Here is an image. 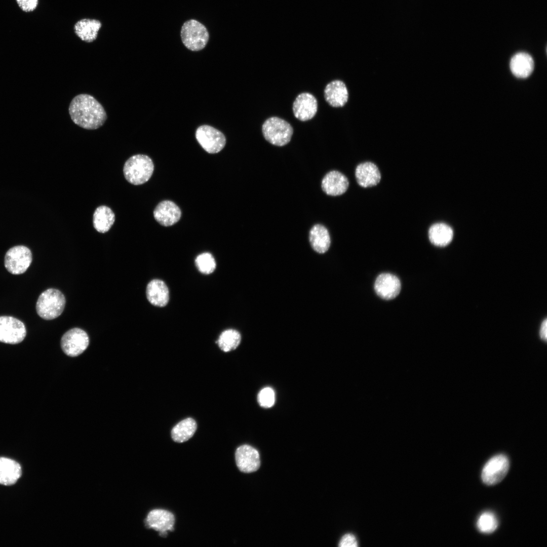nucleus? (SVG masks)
I'll list each match as a JSON object with an SVG mask.
<instances>
[{
  "label": "nucleus",
  "mask_w": 547,
  "mask_h": 547,
  "mask_svg": "<svg viewBox=\"0 0 547 547\" xmlns=\"http://www.w3.org/2000/svg\"><path fill=\"white\" fill-rule=\"evenodd\" d=\"M68 111L73 122L87 130L98 129L103 126L107 118L101 103L87 94L75 96L69 104Z\"/></svg>",
  "instance_id": "f257e3e1"
},
{
  "label": "nucleus",
  "mask_w": 547,
  "mask_h": 547,
  "mask_svg": "<svg viewBox=\"0 0 547 547\" xmlns=\"http://www.w3.org/2000/svg\"><path fill=\"white\" fill-rule=\"evenodd\" d=\"M175 517L171 512L161 509L150 511L145 521V526L159 532L161 537H166L167 531H173Z\"/></svg>",
  "instance_id": "9b49d317"
},
{
  "label": "nucleus",
  "mask_w": 547,
  "mask_h": 547,
  "mask_svg": "<svg viewBox=\"0 0 547 547\" xmlns=\"http://www.w3.org/2000/svg\"><path fill=\"white\" fill-rule=\"evenodd\" d=\"M101 26V23L99 20L83 19L75 23L74 30L81 40L87 43H91L97 38Z\"/></svg>",
  "instance_id": "5701e85b"
},
{
  "label": "nucleus",
  "mask_w": 547,
  "mask_h": 547,
  "mask_svg": "<svg viewBox=\"0 0 547 547\" xmlns=\"http://www.w3.org/2000/svg\"><path fill=\"white\" fill-rule=\"evenodd\" d=\"M265 139L271 144L283 146L291 140L293 129L286 121L277 116L267 119L262 126Z\"/></svg>",
  "instance_id": "20e7f679"
},
{
  "label": "nucleus",
  "mask_w": 547,
  "mask_h": 547,
  "mask_svg": "<svg viewBox=\"0 0 547 547\" xmlns=\"http://www.w3.org/2000/svg\"><path fill=\"white\" fill-rule=\"evenodd\" d=\"M348 185L347 177L336 170H332L327 173L321 182V187L323 191L331 196H338L344 193Z\"/></svg>",
  "instance_id": "2eb2a0df"
},
{
  "label": "nucleus",
  "mask_w": 547,
  "mask_h": 547,
  "mask_svg": "<svg viewBox=\"0 0 547 547\" xmlns=\"http://www.w3.org/2000/svg\"><path fill=\"white\" fill-rule=\"evenodd\" d=\"M26 335L24 324L11 316H0V342L15 344L22 342Z\"/></svg>",
  "instance_id": "9d476101"
},
{
  "label": "nucleus",
  "mask_w": 547,
  "mask_h": 547,
  "mask_svg": "<svg viewBox=\"0 0 547 547\" xmlns=\"http://www.w3.org/2000/svg\"><path fill=\"white\" fill-rule=\"evenodd\" d=\"M324 97L331 106L343 107L348 99V92L344 83L334 80L328 83L324 89Z\"/></svg>",
  "instance_id": "f3484780"
},
{
  "label": "nucleus",
  "mask_w": 547,
  "mask_h": 547,
  "mask_svg": "<svg viewBox=\"0 0 547 547\" xmlns=\"http://www.w3.org/2000/svg\"><path fill=\"white\" fill-rule=\"evenodd\" d=\"M196 265L202 274L209 275L216 268V262L211 254L205 252L199 255L195 259Z\"/></svg>",
  "instance_id": "c85d7f7f"
},
{
  "label": "nucleus",
  "mask_w": 547,
  "mask_h": 547,
  "mask_svg": "<svg viewBox=\"0 0 547 547\" xmlns=\"http://www.w3.org/2000/svg\"><path fill=\"white\" fill-rule=\"evenodd\" d=\"M32 260L30 250L23 245L15 246L6 252L5 266L13 275H20L28 269Z\"/></svg>",
  "instance_id": "423d86ee"
},
{
  "label": "nucleus",
  "mask_w": 547,
  "mask_h": 547,
  "mask_svg": "<svg viewBox=\"0 0 547 547\" xmlns=\"http://www.w3.org/2000/svg\"><path fill=\"white\" fill-rule=\"evenodd\" d=\"M89 338L83 329L73 328L66 332L61 339V347L63 352L70 357H76L88 347Z\"/></svg>",
  "instance_id": "6e6552de"
},
{
  "label": "nucleus",
  "mask_w": 547,
  "mask_h": 547,
  "mask_svg": "<svg viewBox=\"0 0 547 547\" xmlns=\"http://www.w3.org/2000/svg\"><path fill=\"white\" fill-rule=\"evenodd\" d=\"M539 335L540 338L544 341H546L547 337V320L544 319L541 324Z\"/></svg>",
  "instance_id": "473e14b6"
},
{
  "label": "nucleus",
  "mask_w": 547,
  "mask_h": 547,
  "mask_svg": "<svg viewBox=\"0 0 547 547\" xmlns=\"http://www.w3.org/2000/svg\"><path fill=\"white\" fill-rule=\"evenodd\" d=\"M453 232L452 228L443 223L432 225L428 230V238L432 244L438 247H444L452 241Z\"/></svg>",
  "instance_id": "b1692460"
},
{
  "label": "nucleus",
  "mask_w": 547,
  "mask_h": 547,
  "mask_svg": "<svg viewBox=\"0 0 547 547\" xmlns=\"http://www.w3.org/2000/svg\"><path fill=\"white\" fill-rule=\"evenodd\" d=\"M292 109L295 117L300 121H306L314 118L317 112L318 102L309 93L299 94L293 102Z\"/></svg>",
  "instance_id": "ddd939ff"
},
{
  "label": "nucleus",
  "mask_w": 547,
  "mask_h": 547,
  "mask_svg": "<svg viewBox=\"0 0 547 547\" xmlns=\"http://www.w3.org/2000/svg\"><path fill=\"white\" fill-rule=\"evenodd\" d=\"M355 176L358 184L365 188L376 185L381 179L378 168L371 162L359 164L355 170Z\"/></svg>",
  "instance_id": "a211bd4d"
},
{
  "label": "nucleus",
  "mask_w": 547,
  "mask_h": 547,
  "mask_svg": "<svg viewBox=\"0 0 547 547\" xmlns=\"http://www.w3.org/2000/svg\"><path fill=\"white\" fill-rule=\"evenodd\" d=\"M146 295L148 301L155 306H165L169 300V289L165 283L159 279H153L148 283Z\"/></svg>",
  "instance_id": "6ab92c4d"
},
{
  "label": "nucleus",
  "mask_w": 547,
  "mask_h": 547,
  "mask_svg": "<svg viewBox=\"0 0 547 547\" xmlns=\"http://www.w3.org/2000/svg\"><path fill=\"white\" fill-rule=\"evenodd\" d=\"M236 464L239 470L245 473L256 471L260 467V456L258 451L248 445L239 447L235 453Z\"/></svg>",
  "instance_id": "f8f14e48"
},
{
  "label": "nucleus",
  "mask_w": 547,
  "mask_h": 547,
  "mask_svg": "<svg viewBox=\"0 0 547 547\" xmlns=\"http://www.w3.org/2000/svg\"><path fill=\"white\" fill-rule=\"evenodd\" d=\"M510 467L507 456L498 454L490 459L483 468L481 478L487 485H494L500 482L506 475Z\"/></svg>",
  "instance_id": "0eeeda50"
},
{
  "label": "nucleus",
  "mask_w": 547,
  "mask_h": 547,
  "mask_svg": "<svg viewBox=\"0 0 547 547\" xmlns=\"http://www.w3.org/2000/svg\"><path fill=\"white\" fill-rule=\"evenodd\" d=\"M115 221V215L111 209L105 206L98 207L93 214V225L101 233L108 231Z\"/></svg>",
  "instance_id": "393cba45"
},
{
  "label": "nucleus",
  "mask_w": 547,
  "mask_h": 547,
  "mask_svg": "<svg viewBox=\"0 0 547 547\" xmlns=\"http://www.w3.org/2000/svg\"><path fill=\"white\" fill-rule=\"evenodd\" d=\"M498 524L496 517L494 514L490 512L482 513L477 521L479 530L484 533H492L497 528Z\"/></svg>",
  "instance_id": "cd10ccee"
},
{
  "label": "nucleus",
  "mask_w": 547,
  "mask_h": 547,
  "mask_svg": "<svg viewBox=\"0 0 547 547\" xmlns=\"http://www.w3.org/2000/svg\"><path fill=\"white\" fill-rule=\"evenodd\" d=\"M65 302V296L60 291L49 288L39 296L36 303V310L37 315L42 319L53 320L62 313Z\"/></svg>",
  "instance_id": "7ed1b4c3"
},
{
  "label": "nucleus",
  "mask_w": 547,
  "mask_h": 547,
  "mask_svg": "<svg viewBox=\"0 0 547 547\" xmlns=\"http://www.w3.org/2000/svg\"><path fill=\"white\" fill-rule=\"evenodd\" d=\"M309 241L312 248L317 253L327 252L331 244V239L327 228L320 224L314 225L309 232Z\"/></svg>",
  "instance_id": "412c9836"
},
{
  "label": "nucleus",
  "mask_w": 547,
  "mask_h": 547,
  "mask_svg": "<svg viewBox=\"0 0 547 547\" xmlns=\"http://www.w3.org/2000/svg\"><path fill=\"white\" fill-rule=\"evenodd\" d=\"M20 8L25 12H32L37 7L38 0H16Z\"/></svg>",
  "instance_id": "7c9ffc66"
},
{
  "label": "nucleus",
  "mask_w": 547,
  "mask_h": 547,
  "mask_svg": "<svg viewBox=\"0 0 547 547\" xmlns=\"http://www.w3.org/2000/svg\"><path fill=\"white\" fill-rule=\"evenodd\" d=\"M196 138L203 148L209 153L219 152L226 143L224 134L209 125L200 126L196 130Z\"/></svg>",
  "instance_id": "1a4fd4ad"
},
{
  "label": "nucleus",
  "mask_w": 547,
  "mask_h": 547,
  "mask_svg": "<svg viewBox=\"0 0 547 547\" xmlns=\"http://www.w3.org/2000/svg\"><path fill=\"white\" fill-rule=\"evenodd\" d=\"M510 65L511 70L515 76L519 78H526L532 72L534 63L529 54L520 52L512 58Z\"/></svg>",
  "instance_id": "4be33fe9"
},
{
  "label": "nucleus",
  "mask_w": 547,
  "mask_h": 547,
  "mask_svg": "<svg viewBox=\"0 0 547 547\" xmlns=\"http://www.w3.org/2000/svg\"><path fill=\"white\" fill-rule=\"evenodd\" d=\"M181 216L179 207L174 202L166 200L160 202L153 211L156 221L164 226L173 225L177 222Z\"/></svg>",
  "instance_id": "dca6fc26"
},
{
  "label": "nucleus",
  "mask_w": 547,
  "mask_h": 547,
  "mask_svg": "<svg viewBox=\"0 0 547 547\" xmlns=\"http://www.w3.org/2000/svg\"><path fill=\"white\" fill-rule=\"evenodd\" d=\"M340 547H356L358 542L355 536L351 534H346L343 536L339 542Z\"/></svg>",
  "instance_id": "2f4dec72"
},
{
  "label": "nucleus",
  "mask_w": 547,
  "mask_h": 547,
  "mask_svg": "<svg viewBox=\"0 0 547 547\" xmlns=\"http://www.w3.org/2000/svg\"><path fill=\"white\" fill-rule=\"evenodd\" d=\"M401 288L399 279L389 273L381 274L377 278L374 284V290L381 298L390 300L396 297Z\"/></svg>",
  "instance_id": "4468645a"
},
{
  "label": "nucleus",
  "mask_w": 547,
  "mask_h": 547,
  "mask_svg": "<svg viewBox=\"0 0 547 547\" xmlns=\"http://www.w3.org/2000/svg\"><path fill=\"white\" fill-rule=\"evenodd\" d=\"M197 428V424L193 418H185L173 427L171 431L172 438L177 443L186 442L193 436Z\"/></svg>",
  "instance_id": "a878e982"
},
{
  "label": "nucleus",
  "mask_w": 547,
  "mask_h": 547,
  "mask_svg": "<svg viewBox=\"0 0 547 547\" xmlns=\"http://www.w3.org/2000/svg\"><path fill=\"white\" fill-rule=\"evenodd\" d=\"M181 37L187 49L198 51L205 47L209 35L203 24L197 20H190L183 24L181 30Z\"/></svg>",
  "instance_id": "39448f33"
},
{
  "label": "nucleus",
  "mask_w": 547,
  "mask_h": 547,
  "mask_svg": "<svg viewBox=\"0 0 547 547\" xmlns=\"http://www.w3.org/2000/svg\"><path fill=\"white\" fill-rule=\"evenodd\" d=\"M21 474V467L17 462L8 458L0 457V484L14 485Z\"/></svg>",
  "instance_id": "aec40b11"
},
{
  "label": "nucleus",
  "mask_w": 547,
  "mask_h": 547,
  "mask_svg": "<svg viewBox=\"0 0 547 547\" xmlns=\"http://www.w3.org/2000/svg\"><path fill=\"white\" fill-rule=\"evenodd\" d=\"M154 170L152 160L144 154H136L125 163L123 172L126 179L130 183L138 185L146 182Z\"/></svg>",
  "instance_id": "f03ea898"
},
{
  "label": "nucleus",
  "mask_w": 547,
  "mask_h": 547,
  "mask_svg": "<svg viewBox=\"0 0 547 547\" xmlns=\"http://www.w3.org/2000/svg\"><path fill=\"white\" fill-rule=\"evenodd\" d=\"M257 401L263 408L272 407L275 402V394L272 388L266 387L262 389L258 394Z\"/></svg>",
  "instance_id": "c756f323"
},
{
  "label": "nucleus",
  "mask_w": 547,
  "mask_h": 547,
  "mask_svg": "<svg viewBox=\"0 0 547 547\" xmlns=\"http://www.w3.org/2000/svg\"><path fill=\"white\" fill-rule=\"evenodd\" d=\"M241 340L240 333L235 329H229L223 331L217 341L219 348L224 352L235 349Z\"/></svg>",
  "instance_id": "bb28decb"
}]
</instances>
